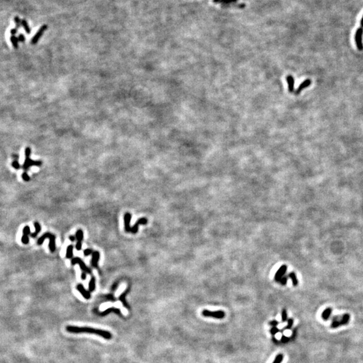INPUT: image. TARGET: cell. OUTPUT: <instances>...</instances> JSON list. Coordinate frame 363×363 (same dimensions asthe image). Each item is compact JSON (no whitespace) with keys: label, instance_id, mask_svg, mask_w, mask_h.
Here are the masks:
<instances>
[{"label":"cell","instance_id":"obj_1","mask_svg":"<svg viewBox=\"0 0 363 363\" xmlns=\"http://www.w3.org/2000/svg\"><path fill=\"white\" fill-rule=\"evenodd\" d=\"M66 330L69 332L72 333H88V334H94L100 336L106 340L112 338V334L110 332L105 330L94 329L91 328L87 327H76V326L69 325L66 328Z\"/></svg>","mask_w":363,"mask_h":363},{"label":"cell","instance_id":"obj_2","mask_svg":"<svg viewBox=\"0 0 363 363\" xmlns=\"http://www.w3.org/2000/svg\"><path fill=\"white\" fill-rule=\"evenodd\" d=\"M25 157H26V160H25V162H24V164L22 165V168L24 169V170H28L30 167L31 166H40L41 165H42L43 162H41V161H33L30 159V155H31V149L30 147H27L25 149Z\"/></svg>","mask_w":363,"mask_h":363},{"label":"cell","instance_id":"obj_3","mask_svg":"<svg viewBox=\"0 0 363 363\" xmlns=\"http://www.w3.org/2000/svg\"><path fill=\"white\" fill-rule=\"evenodd\" d=\"M350 314L344 313L342 315L334 316L332 318V322L331 324L332 328H337L342 325H347L350 321Z\"/></svg>","mask_w":363,"mask_h":363},{"label":"cell","instance_id":"obj_4","mask_svg":"<svg viewBox=\"0 0 363 363\" xmlns=\"http://www.w3.org/2000/svg\"><path fill=\"white\" fill-rule=\"evenodd\" d=\"M46 238H49V249L50 252H52V253H53L55 252V250H56V245H55V235H53L52 233H46L45 234H43V235L40 237V238H38V240L37 241V244L38 245H41L42 243L44 242L45 240H46Z\"/></svg>","mask_w":363,"mask_h":363},{"label":"cell","instance_id":"obj_5","mask_svg":"<svg viewBox=\"0 0 363 363\" xmlns=\"http://www.w3.org/2000/svg\"><path fill=\"white\" fill-rule=\"evenodd\" d=\"M202 314L204 317L206 318H213L215 319H223L225 317V313L223 311H211L207 309H204L202 311Z\"/></svg>","mask_w":363,"mask_h":363},{"label":"cell","instance_id":"obj_6","mask_svg":"<svg viewBox=\"0 0 363 363\" xmlns=\"http://www.w3.org/2000/svg\"><path fill=\"white\" fill-rule=\"evenodd\" d=\"M72 265H75V264H78L80 266V268H81V269L82 270V272H85L86 273H88V274H91V270L90 268H89L88 267H87V266L86 265V264L84 262V261H82V259L79 258H74L72 259Z\"/></svg>","mask_w":363,"mask_h":363},{"label":"cell","instance_id":"obj_7","mask_svg":"<svg viewBox=\"0 0 363 363\" xmlns=\"http://www.w3.org/2000/svg\"><path fill=\"white\" fill-rule=\"evenodd\" d=\"M362 34H363V29L362 28L357 29V32L355 34V42L357 44V48L358 50H363V44H362Z\"/></svg>","mask_w":363,"mask_h":363},{"label":"cell","instance_id":"obj_8","mask_svg":"<svg viewBox=\"0 0 363 363\" xmlns=\"http://www.w3.org/2000/svg\"><path fill=\"white\" fill-rule=\"evenodd\" d=\"M47 28H48L47 25L44 24V25H43V26H41L40 28H39V30H38L37 33L35 34V35L33 36V38H32V40H31V44L32 45H35V44H36V43H38V41L39 40V39L41 38V36H43V33H44L46 31V30L47 29Z\"/></svg>","mask_w":363,"mask_h":363},{"label":"cell","instance_id":"obj_9","mask_svg":"<svg viewBox=\"0 0 363 363\" xmlns=\"http://www.w3.org/2000/svg\"><path fill=\"white\" fill-rule=\"evenodd\" d=\"M287 270V266L285 264H284V265H282L279 270H277V272H276V274L274 275V281L276 282H279L280 280H281L282 277H284V274H285V273L286 272Z\"/></svg>","mask_w":363,"mask_h":363},{"label":"cell","instance_id":"obj_10","mask_svg":"<svg viewBox=\"0 0 363 363\" xmlns=\"http://www.w3.org/2000/svg\"><path fill=\"white\" fill-rule=\"evenodd\" d=\"M75 238H76L77 240V243L76 245H75V248H76V250H78V251H79V250H81L82 249V240H84V232H83L82 229H79V230L77 231Z\"/></svg>","mask_w":363,"mask_h":363},{"label":"cell","instance_id":"obj_11","mask_svg":"<svg viewBox=\"0 0 363 363\" xmlns=\"http://www.w3.org/2000/svg\"><path fill=\"white\" fill-rule=\"evenodd\" d=\"M147 223V219L146 218H141V219L138 220L136 222V223L131 227V231H130V232L133 234L137 233L138 229H139L138 228H139V226L140 225H146Z\"/></svg>","mask_w":363,"mask_h":363},{"label":"cell","instance_id":"obj_12","mask_svg":"<svg viewBox=\"0 0 363 363\" xmlns=\"http://www.w3.org/2000/svg\"><path fill=\"white\" fill-rule=\"evenodd\" d=\"M31 232L30 230V227L28 226H26L23 229V235L22 237V242L24 244H28L29 243V238L28 235H30Z\"/></svg>","mask_w":363,"mask_h":363},{"label":"cell","instance_id":"obj_13","mask_svg":"<svg viewBox=\"0 0 363 363\" xmlns=\"http://www.w3.org/2000/svg\"><path fill=\"white\" fill-rule=\"evenodd\" d=\"M131 219V215L129 213H125L124 216V223H125V231L129 233L131 231V227H130V221Z\"/></svg>","mask_w":363,"mask_h":363},{"label":"cell","instance_id":"obj_14","mask_svg":"<svg viewBox=\"0 0 363 363\" xmlns=\"http://www.w3.org/2000/svg\"><path fill=\"white\" fill-rule=\"evenodd\" d=\"M77 291H79V293L82 294V295L85 298H86V299H89V298H90L91 297L90 292L87 291L82 284H78V285L77 286Z\"/></svg>","mask_w":363,"mask_h":363},{"label":"cell","instance_id":"obj_15","mask_svg":"<svg viewBox=\"0 0 363 363\" xmlns=\"http://www.w3.org/2000/svg\"><path fill=\"white\" fill-rule=\"evenodd\" d=\"M100 254L99 252H98V251L93 252L91 264V266H92L94 268H98V262L100 259Z\"/></svg>","mask_w":363,"mask_h":363},{"label":"cell","instance_id":"obj_16","mask_svg":"<svg viewBox=\"0 0 363 363\" xmlns=\"http://www.w3.org/2000/svg\"><path fill=\"white\" fill-rule=\"evenodd\" d=\"M311 81L310 79H306L305 80L304 82H303L301 84H300V86H298V88H297V90L295 91V94L296 95H298L301 92V91L303 89H304L305 88H307V87L309 86L310 85H311Z\"/></svg>","mask_w":363,"mask_h":363},{"label":"cell","instance_id":"obj_17","mask_svg":"<svg viewBox=\"0 0 363 363\" xmlns=\"http://www.w3.org/2000/svg\"><path fill=\"white\" fill-rule=\"evenodd\" d=\"M286 79L287 83H288L289 92L293 93L295 91V80H294V78L291 75H288V76H286Z\"/></svg>","mask_w":363,"mask_h":363},{"label":"cell","instance_id":"obj_18","mask_svg":"<svg viewBox=\"0 0 363 363\" xmlns=\"http://www.w3.org/2000/svg\"><path fill=\"white\" fill-rule=\"evenodd\" d=\"M332 313V309L330 308V307H328V308L325 309L324 311H323L322 314H321V318H322L323 320L327 321L328 319L330 318Z\"/></svg>","mask_w":363,"mask_h":363},{"label":"cell","instance_id":"obj_19","mask_svg":"<svg viewBox=\"0 0 363 363\" xmlns=\"http://www.w3.org/2000/svg\"><path fill=\"white\" fill-rule=\"evenodd\" d=\"M34 227H35V231H34V233H31L30 236L32 237V238H35L37 236L38 233H40L41 231V226H40V225L39 224L38 222H34Z\"/></svg>","mask_w":363,"mask_h":363},{"label":"cell","instance_id":"obj_20","mask_svg":"<svg viewBox=\"0 0 363 363\" xmlns=\"http://www.w3.org/2000/svg\"><path fill=\"white\" fill-rule=\"evenodd\" d=\"M288 277H289V278H290V279H291L292 283H293V285L294 286H297L298 284V280H297V276H296L295 273L294 272H291L289 273V275H288Z\"/></svg>","mask_w":363,"mask_h":363},{"label":"cell","instance_id":"obj_21","mask_svg":"<svg viewBox=\"0 0 363 363\" xmlns=\"http://www.w3.org/2000/svg\"><path fill=\"white\" fill-rule=\"evenodd\" d=\"M238 0H213V2L216 4H220L223 5L229 6V4H235Z\"/></svg>","mask_w":363,"mask_h":363},{"label":"cell","instance_id":"obj_22","mask_svg":"<svg viewBox=\"0 0 363 363\" xmlns=\"http://www.w3.org/2000/svg\"><path fill=\"white\" fill-rule=\"evenodd\" d=\"M73 245H69V246H67V251H66V258L68 259H71L73 258Z\"/></svg>","mask_w":363,"mask_h":363},{"label":"cell","instance_id":"obj_23","mask_svg":"<svg viewBox=\"0 0 363 363\" xmlns=\"http://www.w3.org/2000/svg\"><path fill=\"white\" fill-rule=\"evenodd\" d=\"M95 289H96V279H95V277H92L90 280V281H89V288H88L89 292L91 293V292L94 291Z\"/></svg>","mask_w":363,"mask_h":363},{"label":"cell","instance_id":"obj_24","mask_svg":"<svg viewBox=\"0 0 363 363\" xmlns=\"http://www.w3.org/2000/svg\"><path fill=\"white\" fill-rule=\"evenodd\" d=\"M128 291H129V288L127 289V290L125 292V293H123V294H122V295H121V297H120V300H121V301L123 303L124 306L126 307H127V308H128V307H129V306H128V305L127 302L126 301L125 297H126V295H127V293H128Z\"/></svg>","mask_w":363,"mask_h":363},{"label":"cell","instance_id":"obj_25","mask_svg":"<svg viewBox=\"0 0 363 363\" xmlns=\"http://www.w3.org/2000/svg\"><path fill=\"white\" fill-rule=\"evenodd\" d=\"M10 41H11V44H12L13 45V47L14 48V49H17L18 47H19V45H18V42H19L18 38L16 36L11 35V36L10 37Z\"/></svg>","mask_w":363,"mask_h":363},{"label":"cell","instance_id":"obj_26","mask_svg":"<svg viewBox=\"0 0 363 363\" xmlns=\"http://www.w3.org/2000/svg\"><path fill=\"white\" fill-rule=\"evenodd\" d=\"M22 26H23V28H24V30L26 31V33L27 34H30V33H31L30 27L29 26V25H28V24L27 21L25 19L22 20Z\"/></svg>","mask_w":363,"mask_h":363},{"label":"cell","instance_id":"obj_27","mask_svg":"<svg viewBox=\"0 0 363 363\" xmlns=\"http://www.w3.org/2000/svg\"><path fill=\"white\" fill-rule=\"evenodd\" d=\"M283 354H278L277 357H276L272 363H281L282 360H283Z\"/></svg>","mask_w":363,"mask_h":363},{"label":"cell","instance_id":"obj_28","mask_svg":"<svg viewBox=\"0 0 363 363\" xmlns=\"http://www.w3.org/2000/svg\"><path fill=\"white\" fill-rule=\"evenodd\" d=\"M281 318H282V322H285L286 321L288 320L287 319V311L286 309H283L282 311V313H281Z\"/></svg>","mask_w":363,"mask_h":363},{"label":"cell","instance_id":"obj_29","mask_svg":"<svg viewBox=\"0 0 363 363\" xmlns=\"http://www.w3.org/2000/svg\"><path fill=\"white\" fill-rule=\"evenodd\" d=\"M13 20H14V22L16 24V28H19L22 25V20H20V18L18 16H16L13 18Z\"/></svg>","mask_w":363,"mask_h":363},{"label":"cell","instance_id":"obj_30","mask_svg":"<svg viewBox=\"0 0 363 363\" xmlns=\"http://www.w3.org/2000/svg\"><path fill=\"white\" fill-rule=\"evenodd\" d=\"M288 279H289L288 276H284V277H282L281 280H280V281H279L280 284H281L282 286L286 285L287 283V281H288Z\"/></svg>","mask_w":363,"mask_h":363},{"label":"cell","instance_id":"obj_31","mask_svg":"<svg viewBox=\"0 0 363 363\" xmlns=\"http://www.w3.org/2000/svg\"><path fill=\"white\" fill-rule=\"evenodd\" d=\"M112 311L116 312V313H120V311H119L118 309H116V308H109V309H108L107 310H106L105 311L103 312L102 314H104H104H108V313H110V312H112Z\"/></svg>","mask_w":363,"mask_h":363},{"label":"cell","instance_id":"obj_32","mask_svg":"<svg viewBox=\"0 0 363 363\" xmlns=\"http://www.w3.org/2000/svg\"><path fill=\"white\" fill-rule=\"evenodd\" d=\"M287 321H288V324H287V325H286V329L291 330V328H292V327H293V325L294 319H292V318H290V319H289Z\"/></svg>","mask_w":363,"mask_h":363},{"label":"cell","instance_id":"obj_33","mask_svg":"<svg viewBox=\"0 0 363 363\" xmlns=\"http://www.w3.org/2000/svg\"><path fill=\"white\" fill-rule=\"evenodd\" d=\"M11 166L16 169H19L20 168V165L17 160L13 161V162L11 163Z\"/></svg>","mask_w":363,"mask_h":363},{"label":"cell","instance_id":"obj_34","mask_svg":"<svg viewBox=\"0 0 363 363\" xmlns=\"http://www.w3.org/2000/svg\"><path fill=\"white\" fill-rule=\"evenodd\" d=\"M22 178L25 182H29L30 180V176L28 175V174L26 173V172H24V173L22 174Z\"/></svg>","mask_w":363,"mask_h":363},{"label":"cell","instance_id":"obj_35","mask_svg":"<svg viewBox=\"0 0 363 363\" xmlns=\"http://www.w3.org/2000/svg\"><path fill=\"white\" fill-rule=\"evenodd\" d=\"M92 253H93V251H92V250H91V249H86L84 251V254L85 256H89V255L92 254Z\"/></svg>","mask_w":363,"mask_h":363},{"label":"cell","instance_id":"obj_36","mask_svg":"<svg viewBox=\"0 0 363 363\" xmlns=\"http://www.w3.org/2000/svg\"><path fill=\"white\" fill-rule=\"evenodd\" d=\"M18 40H19V42L21 43H24L25 40H26V38H25L24 35L23 34H20L19 36H18Z\"/></svg>","mask_w":363,"mask_h":363},{"label":"cell","instance_id":"obj_37","mask_svg":"<svg viewBox=\"0 0 363 363\" xmlns=\"http://www.w3.org/2000/svg\"><path fill=\"white\" fill-rule=\"evenodd\" d=\"M279 332H280V330L276 327L272 328V329L270 330V333H271V334H272V335H275L277 333Z\"/></svg>","mask_w":363,"mask_h":363},{"label":"cell","instance_id":"obj_38","mask_svg":"<svg viewBox=\"0 0 363 363\" xmlns=\"http://www.w3.org/2000/svg\"><path fill=\"white\" fill-rule=\"evenodd\" d=\"M269 324L270 325L273 326V327H277V326L279 325V322H278V321H276V320H273L272 321H270V322L269 323Z\"/></svg>","mask_w":363,"mask_h":363},{"label":"cell","instance_id":"obj_39","mask_svg":"<svg viewBox=\"0 0 363 363\" xmlns=\"http://www.w3.org/2000/svg\"><path fill=\"white\" fill-rule=\"evenodd\" d=\"M17 33H18V28H12V29H11V30H10V33H11V35L15 36V34H16Z\"/></svg>","mask_w":363,"mask_h":363},{"label":"cell","instance_id":"obj_40","mask_svg":"<svg viewBox=\"0 0 363 363\" xmlns=\"http://www.w3.org/2000/svg\"><path fill=\"white\" fill-rule=\"evenodd\" d=\"M289 340H290V338H289V337H286V336H282V337L281 340H282V342H283L284 343H286V342H288V341Z\"/></svg>","mask_w":363,"mask_h":363},{"label":"cell","instance_id":"obj_41","mask_svg":"<svg viewBox=\"0 0 363 363\" xmlns=\"http://www.w3.org/2000/svg\"><path fill=\"white\" fill-rule=\"evenodd\" d=\"M81 278H82V280H86V272H82V275H81Z\"/></svg>","mask_w":363,"mask_h":363},{"label":"cell","instance_id":"obj_42","mask_svg":"<svg viewBox=\"0 0 363 363\" xmlns=\"http://www.w3.org/2000/svg\"><path fill=\"white\" fill-rule=\"evenodd\" d=\"M69 239L71 242H75V240H76V238H75V236L70 235L69 237Z\"/></svg>","mask_w":363,"mask_h":363},{"label":"cell","instance_id":"obj_43","mask_svg":"<svg viewBox=\"0 0 363 363\" xmlns=\"http://www.w3.org/2000/svg\"><path fill=\"white\" fill-rule=\"evenodd\" d=\"M118 282H115V283L113 284V286H112V290L113 291L115 290V289L117 288V286H118Z\"/></svg>","mask_w":363,"mask_h":363},{"label":"cell","instance_id":"obj_44","mask_svg":"<svg viewBox=\"0 0 363 363\" xmlns=\"http://www.w3.org/2000/svg\"><path fill=\"white\" fill-rule=\"evenodd\" d=\"M106 297H108V299H110V300H112V301H114V297H112V295H107Z\"/></svg>","mask_w":363,"mask_h":363},{"label":"cell","instance_id":"obj_45","mask_svg":"<svg viewBox=\"0 0 363 363\" xmlns=\"http://www.w3.org/2000/svg\"><path fill=\"white\" fill-rule=\"evenodd\" d=\"M13 157H14L16 160H18V157H19V156H18V155L13 154Z\"/></svg>","mask_w":363,"mask_h":363},{"label":"cell","instance_id":"obj_46","mask_svg":"<svg viewBox=\"0 0 363 363\" xmlns=\"http://www.w3.org/2000/svg\"><path fill=\"white\" fill-rule=\"evenodd\" d=\"M360 24H361V27L363 28V16L362 17V19L360 20Z\"/></svg>","mask_w":363,"mask_h":363}]
</instances>
